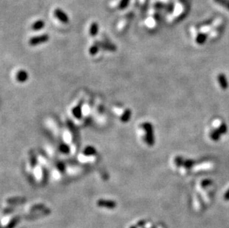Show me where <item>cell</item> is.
I'll list each match as a JSON object with an SVG mask.
<instances>
[{
	"instance_id": "obj_1",
	"label": "cell",
	"mask_w": 229,
	"mask_h": 228,
	"mask_svg": "<svg viewBox=\"0 0 229 228\" xmlns=\"http://www.w3.org/2000/svg\"><path fill=\"white\" fill-rule=\"evenodd\" d=\"M142 127L145 131V141L149 146H153L154 143V138H153V130L152 124L149 122H145L142 124Z\"/></svg>"
},
{
	"instance_id": "obj_2",
	"label": "cell",
	"mask_w": 229,
	"mask_h": 228,
	"mask_svg": "<svg viewBox=\"0 0 229 228\" xmlns=\"http://www.w3.org/2000/svg\"><path fill=\"white\" fill-rule=\"evenodd\" d=\"M49 36L47 34H42L40 36H33L29 40V44L31 46H36L39 44H43L48 41Z\"/></svg>"
},
{
	"instance_id": "obj_3",
	"label": "cell",
	"mask_w": 229,
	"mask_h": 228,
	"mask_svg": "<svg viewBox=\"0 0 229 228\" xmlns=\"http://www.w3.org/2000/svg\"><path fill=\"white\" fill-rule=\"evenodd\" d=\"M54 15L60 22H63V23H68V21H69L68 15L60 8H57L54 11Z\"/></svg>"
},
{
	"instance_id": "obj_4",
	"label": "cell",
	"mask_w": 229,
	"mask_h": 228,
	"mask_svg": "<svg viewBox=\"0 0 229 228\" xmlns=\"http://www.w3.org/2000/svg\"><path fill=\"white\" fill-rule=\"evenodd\" d=\"M28 74L24 70H20L17 72V75H16V79L18 82H25V81L28 79Z\"/></svg>"
},
{
	"instance_id": "obj_5",
	"label": "cell",
	"mask_w": 229,
	"mask_h": 228,
	"mask_svg": "<svg viewBox=\"0 0 229 228\" xmlns=\"http://www.w3.org/2000/svg\"><path fill=\"white\" fill-rule=\"evenodd\" d=\"M96 154H97L96 149L91 146H88L85 148L82 152V155L85 156H93L96 155Z\"/></svg>"
},
{
	"instance_id": "obj_6",
	"label": "cell",
	"mask_w": 229,
	"mask_h": 228,
	"mask_svg": "<svg viewBox=\"0 0 229 228\" xmlns=\"http://www.w3.org/2000/svg\"><path fill=\"white\" fill-rule=\"evenodd\" d=\"M218 82L222 89H226L228 87V82L226 78L223 74H219L218 76Z\"/></svg>"
},
{
	"instance_id": "obj_7",
	"label": "cell",
	"mask_w": 229,
	"mask_h": 228,
	"mask_svg": "<svg viewBox=\"0 0 229 228\" xmlns=\"http://www.w3.org/2000/svg\"><path fill=\"white\" fill-rule=\"evenodd\" d=\"M131 116V111H130L129 109L125 110V111H124V113H123V114L122 115L121 121L122 122H125H125H128L129 121Z\"/></svg>"
},
{
	"instance_id": "obj_8",
	"label": "cell",
	"mask_w": 229,
	"mask_h": 228,
	"mask_svg": "<svg viewBox=\"0 0 229 228\" xmlns=\"http://www.w3.org/2000/svg\"><path fill=\"white\" fill-rule=\"evenodd\" d=\"M45 22L42 20H39L35 22L32 25V29L34 31H39V30L42 29L44 28Z\"/></svg>"
},
{
	"instance_id": "obj_9",
	"label": "cell",
	"mask_w": 229,
	"mask_h": 228,
	"mask_svg": "<svg viewBox=\"0 0 229 228\" xmlns=\"http://www.w3.org/2000/svg\"><path fill=\"white\" fill-rule=\"evenodd\" d=\"M97 33H98V25L96 22H94L90 27V34L91 36H96Z\"/></svg>"
},
{
	"instance_id": "obj_10",
	"label": "cell",
	"mask_w": 229,
	"mask_h": 228,
	"mask_svg": "<svg viewBox=\"0 0 229 228\" xmlns=\"http://www.w3.org/2000/svg\"><path fill=\"white\" fill-rule=\"evenodd\" d=\"M216 3L225 7L227 10L229 11V0H214Z\"/></svg>"
},
{
	"instance_id": "obj_11",
	"label": "cell",
	"mask_w": 229,
	"mask_h": 228,
	"mask_svg": "<svg viewBox=\"0 0 229 228\" xmlns=\"http://www.w3.org/2000/svg\"><path fill=\"white\" fill-rule=\"evenodd\" d=\"M206 38L207 37H206V34L201 33V34H200L199 36H197V39H196V41H197V42L198 43V44H203L205 41H206Z\"/></svg>"
},
{
	"instance_id": "obj_12",
	"label": "cell",
	"mask_w": 229,
	"mask_h": 228,
	"mask_svg": "<svg viewBox=\"0 0 229 228\" xmlns=\"http://www.w3.org/2000/svg\"><path fill=\"white\" fill-rule=\"evenodd\" d=\"M221 135V133L218 130H214V132H212L211 134V138H212L213 140H214V141H217V140H218L219 138V136H220Z\"/></svg>"
},
{
	"instance_id": "obj_13",
	"label": "cell",
	"mask_w": 229,
	"mask_h": 228,
	"mask_svg": "<svg viewBox=\"0 0 229 228\" xmlns=\"http://www.w3.org/2000/svg\"><path fill=\"white\" fill-rule=\"evenodd\" d=\"M174 162H175L176 165H177V166H181L183 165L184 163V161L183 159H182V157H180V156H177V157L175 158V159H174Z\"/></svg>"
},
{
	"instance_id": "obj_14",
	"label": "cell",
	"mask_w": 229,
	"mask_h": 228,
	"mask_svg": "<svg viewBox=\"0 0 229 228\" xmlns=\"http://www.w3.org/2000/svg\"><path fill=\"white\" fill-rule=\"evenodd\" d=\"M128 2L129 0H121V2H120V5H119V8L120 9L125 8V7L128 5Z\"/></svg>"
},
{
	"instance_id": "obj_15",
	"label": "cell",
	"mask_w": 229,
	"mask_h": 228,
	"mask_svg": "<svg viewBox=\"0 0 229 228\" xmlns=\"http://www.w3.org/2000/svg\"><path fill=\"white\" fill-rule=\"evenodd\" d=\"M217 130H218L221 133H226V130H227L226 125H225V124H221V125L219 126V128L217 129Z\"/></svg>"
},
{
	"instance_id": "obj_16",
	"label": "cell",
	"mask_w": 229,
	"mask_h": 228,
	"mask_svg": "<svg viewBox=\"0 0 229 228\" xmlns=\"http://www.w3.org/2000/svg\"><path fill=\"white\" fill-rule=\"evenodd\" d=\"M193 165V161H191V160H187L183 163V165L185 166L186 168H190V167H191V166Z\"/></svg>"
},
{
	"instance_id": "obj_17",
	"label": "cell",
	"mask_w": 229,
	"mask_h": 228,
	"mask_svg": "<svg viewBox=\"0 0 229 228\" xmlns=\"http://www.w3.org/2000/svg\"><path fill=\"white\" fill-rule=\"evenodd\" d=\"M97 51H98V47L97 45L93 46L90 49V53L91 54H95Z\"/></svg>"
},
{
	"instance_id": "obj_18",
	"label": "cell",
	"mask_w": 229,
	"mask_h": 228,
	"mask_svg": "<svg viewBox=\"0 0 229 228\" xmlns=\"http://www.w3.org/2000/svg\"><path fill=\"white\" fill-rule=\"evenodd\" d=\"M210 166H211L210 164H204V165H199L197 167V170H199V169H207V168H209V167H210Z\"/></svg>"
}]
</instances>
